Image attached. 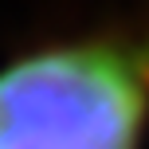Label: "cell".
Listing matches in <instances>:
<instances>
[{
	"label": "cell",
	"mask_w": 149,
	"mask_h": 149,
	"mask_svg": "<svg viewBox=\"0 0 149 149\" xmlns=\"http://www.w3.org/2000/svg\"><path fill=\"white\" fill-rule=\"evenodd\" d=\"M149 24L59 39L0 67V149H141Z\"/></svg>",
	"instance_id": "6da1fadb"
}]
</instances>
